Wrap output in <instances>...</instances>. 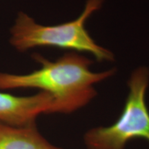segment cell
I'll list each match as a JSON object with an SVG mask.
<instances>
[{
  "mask_svg": "<svg viewBox=\"0 0 149 149\" xmlns=\"http://www.w3.org/2000/svg\"><path fill=\"white\" fill-rule=\"evenodd\" d=\"M148 83V68L140 67L132 73L120 117L111 126H98L86 132L84 142L87 149H125L128 141L135 138L149 142V111L146 103Z\"/></svg>",
  "mask_w": 149,
  "mask_h": 149,
  "instance_id": "3",
  "label": "cell"
},
{
  "mask_svg": "<svg viewBox=\"0 0 149 149\" xmlns=\"http://www.w3.org/2000/svg\"><path fill=\"white\" fill-rule=\"evenodd\" d=\"M104 1L88 0L79 17L58 25H42L25 13H19L10 28L9 43L19 52L46 46L86 52L99 61L113 60V53L98 45L85 28L88 18L101 8Z\"/></svg>",
  "mask_w": 149,
  "mask_h": 149,
  "instance_id": "2",
  "label": "cell"
},
{
  "mask_svg": "<svg viewBox=\"0 0 149 149\" xmlns=\"http://www.w3.org/2000/svg\"><path fill=\"white\" fill-rule=\"evenodd\" d=\"M0 149H63L50 143L36 124L15 127L0 123Z\"/></svg>",
  "mask_w": 149,
  "mask_h": 149,
  "instance_id": "5",
  "label": "cell"
},
{
  "mask_svg": "<svg viewBox=\"0 0 149 149\" xmlns=\"http://www.w3.org/2000/svg\"><path fill=\"white\" fill-rule=\"evenodd\" d=\"M33 58L41 64L39 69L24 74L0 72V91L37 88L53 98L51 113L69 114L77 111L96 96L94 84L113 76L115 69L91 71L92 61L77 53H66L55 61L39 54Z\"/></svg>",
  "mask_w": 149,
  "mask_h": 149,
  "instance_id": "1",
  "label": "cell"
},
{
  "mask_svg": "<svg viewBox=\"0 0 149 149\" xmlns=\"http://www.w3.org/2000/svg\"><path fill=\"white\" fill-rule=\"evenodd\" d=\"M53 98L40 91L31 96H15L0 91V123L22 127L35 124L41 114H51Z\"/></svg>",
  "mask_w": 149,
  "mask_h": 149,
  "instance_id": "4",
  "label": "cell"
}]
</instances>
